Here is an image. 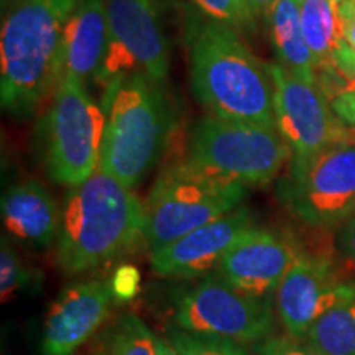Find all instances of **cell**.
I'll use <instances>...</instances> for the list:
<instances>
[{
  "instance_id": "obj_8",
  "label": "cell",
  "mask_w": 355,
  "mask_h": 355,
  "mask_svg": "<svg viewBox=\"0 0 355 355\" xmlns=\"http://www.w3.org/2000/svg\"><path fill=\"white\" fill-rule=\"evenodd\" d=\"M278 196L306 224L340 227L355 214V132L313 157H291Z\"/></svg>"
},
{
  "instance_id": "obj_10",
  "label": "cell",
  "mask_w": 355,
  "mask_h": 355,
  "mask_svg": "<svg viewBox=\"0 0 355 355\" xmlns=\"http://www.w3.org/2000/svg\"><path fill=\"white\" fill-rule=\"evenodd\" d=\"M275 296H252L230 286L219 275H207L180 296L175 324L181 329L235 343L268 339L275 326Z\"/></svg>"
},
{
  "instance_id": "obj_18",
  "label": "cell",
  "mask_w": 355,
  "mask_h": 355,
  "mask_svg": "<svg viewBox=\"0 0 355 355\" xmlns=\"http://www.w3.org/2000/svg\"><path fill=\"white\" fill-rule=\"evenodd\" d=\"M266 17L278 64L293 76L316 83V61L301 25V0H277Z\"/></svg>"
},
{
  "instance_id": "obj_14",
  "label": "cell",
  "mask_w": 355,
  "mask_h": 355,
  "mask_svg": "<svg viewBox=\"0 0 355 355\" xmlns=\"http://www.w3.org/2000/svg\"><path fill=\"white\" fill-rule=\"evenodd\" d=\"M300 255L285 235L255 225L230 247L216 273L247 295L277 298L279 283Z\"/></svg>"
},
{
  "instance_id": "obj_20",
  "label": "cell",
  "mask_w": 355,
  "mask_h": 355,
  "mask_svg": "<svg viewBox=\"0 0 355 355\" xmlns=\"http://www.w3.org/2000/svg\"><path fill=\"white\" fill-rule=\"evenodd\" d=\"M304 343L322 355H355V290L316 319Z\"/></svg>"
},
{
  "instance_id": "obj_31",
  "label": "cell",
  "mask_w": 355,
  "mask_h": 355,
  "mask_svg": "<svg viewBox=\"0 0 355 355\" xmlns=\"http://www.w3.org/2000/svg\"><path fill=\"white\" fill-rule=\"evenodd\" d=\"M10 2H12V0H2V7H6V3L8 6Z\"/></svg>"
},
{
  "instance_id": "obj_27",
  "label": "cell",
  "mask_w": 355,
  "mask_h": 355,
  "mask_svg": "<svg viewBox=\"0 0 355 355\" xmlns=\"http://www.w3.org/2000/svg\"><path fill=\"white\" fill-rule=\"evenodd\" d=\"M340 20H343L344 43L355 56V0L340 2Z\"/></svg>"
},
{
  "instance_id": "obj_30",
  "label": "cell",
  "mask_w": 355,
  "mask_h": 355,
  "mask_svg": "<svg viewBox=\"0 0 355 355\" xmlns=\"http://www.w3.org/2000/svg\"><path fill=\"white\" fill-rule=\"evenodd\" d=\"M155 345H157V355H180L178 354V350L175 349V345L168 340V337L157 336V339H155Z\"/></svg>"
},
{
  "instance_id": "obj_12",
  "label": "cell",
  "mask_w": 355,
  "mask_h": 355,
  "mask_svg": "<svg viewBox=\"0 0 355 355\" xmlns=\"http://www.w3.org/2000/svg\"><path fill=\"white\" fill-rule=\"evenodd\" d=\"M354 290L355 282H343L329 260L301 254L277 291V311L286 334L304 340L316 319Z\"/></svg>"
},
{
  "instance_id": "obj_5",
  "label": "cell",
  "mask_w": 355,
  "mask_h": 355,
  "mask_svg": "<svg viewBox=\"0 0 355 355\" xmlns=\"http://www.w3.org/2000/svg\"><path fill=\"white\" fill-rule=\"evenodd\" d=\"M291 155L277 128L209 114L191 130L184 159L202 175L247 188L273 181Z\"/></svg>"
},
{
  "instance_id": "obj_13",
  "label": "cell",
  "mask_w": 355,
  "mask_h": 355,
  "mask_svg": "<svg viewBox=\"0 0 355 355\" xmlns=\"http://www.w3.org/2000/svg\"><path fill=\"white\" fill-rule=\"evenodd\" d=\"M114 279H86L66 286L48 309L43 355H73L102 326L115 303Z\"/></svg>"
},
{
  "instance_id": "obj_11",
  "label": "cell",
  "mask_w": 355,
  "mask_h": 355,
  "mask_svg": "<svg viewBox=\"0 0 355 355\" xmlns=\"http://www.w3.org/2000/svg\"><path fill=\"white\" fill-rule=\"evenodd\" d=\"M268 68L275 84L277 130L291 148V157H313L352 133L316 83L293 76L279 64Z\"/></svg>"
},
{
  "instance_id": "obj_17",
  "label": "cell",
  "mask_w": 355,
  "mask_h": 355,
  "mask_svg": "<svg viewBox=\"0 0 355 355\" xmlns=\"http://www.w3.org/2000/svg\"><path fill=\"white\" fill-rule=\"evenodd\" d=\"M2 222L15 241L33 247H50L60 234L61 211L40 181L26 180L3 193Z\"/></svg>"
},
{
  "instance_id": "obj_2",
  "label": "cell",
  "mask_w": 355,
  "mask_h": 355,
  "mask_svg": "<svg viewBox=\"0 0 355 355\" xmlns=\"http://www.w3.org/2000/svg\"><path fill=\"white\" fill-rule=\"evenodd\" d=\"M145 204L114 176L97 168L69 188L61 211L56 259L68 273L99 268L145 241Z\"/></svg>"
},
{
  "instance_id": "obj_28",
  "label": "cell",
  "mask_w": 355,
  "mask_h": 355,
  "mask_svg": "<svg viewBox=\"0 0 355 355\" xmlns=\"http://www.w3.org/2000/svg\"><path fill=\"white\" fill-rule=\"evenodd\" d=\"M114 279V288L115 295L119 298H128L133 293L137 291V283H139V275L133 268H121L115 273Z\"/></svg>"
},
{
  "instance_id": "obj_23",
  "label": "cell",
  "mask_w": 355,
  "mask_h": 355,
  "mask_svg": "<svg viewBox=\"0 0 355 355\" xmlns=\"http://www.w3.org/2000/svg\"><path fill=\"white\" fill-rule=\"evenodd\" d=\"M193 3L207 19L227 25L234 30H255L257 15L247 0H193Z\"/></svg>"
},
{
  "instance_id": "obj_7",
  "label": "cell",
  "mask_w": 355,
  "mask_h": 355,
  "mask_svg": "<svg viewBox=\"0 0 355 355\" xmlns=\"http://www.w3.org/2000/svg\"><path fill=\"white\" fill-rule=\"evenodd\" d=\"M107 115L78 79H60L43 117V159L56 183L81 184L99 168Z\"/></svg>"
},
{
  "instance_id": "obj_16",
  "label": "cell",
  "mask_w": 355,
  "mask_h": 355,
  "mask_svg": "<svg viewBox=\"0 0 355 355\" xmlns=\"http://www.w3.org/2000/svg\"><path fill=\"white\" fill-rule=\"evenodd\" d=\"M107 48V2L79 0L64 26L58 60V83L94 79Z\"/></svg>"
},
{
  "instance_id": "obj_21",
  "label": "cell",
  "mask_w": 355,
  "mask_h": 355,
  "mask_svg": "<svg viewBox=\"0 0 355 355\" xmlns=\"http://www.w3.org/2000/svg\"><path fill=\"white\" fill-rule=\"evenodd\" d=\"M157 334L135 314H125L109 327L97 355H157Z\"/></svg>"
},
{
  "instance_id": "obj_9",
  "label": "cell",
  "mask_w": 355,
  "mask_h": 355,
  "mask_svg": "<svg viewBox=\"0 0 355 355\" xmlns=\"http://www.w3.org/2000/svg\"><path fill=\"white\" fill-rule=\"evenodd\" d=\"M107 48L94 83L109 87L130 74L162 86L170 74V43L163 32L159 0H105Z\"/></svg>"
},
{
  "instance_id": "obj_25",
  "label": "cell",
  "mask_w": 355,
  "mask_h": 355,
  "mask_svg": "<svg viewBox=\"0 0 355 355\" xmlns=\"http://www.w3.org/2000/svg\"><path fill=\"white\" fill-rule=\"evenodd\" d=\"M257 350L260 355H322L306 344L304 340H296L290 336L265 339Z\"/></svg>"
},
{
  "instance_id": "obj_29",
  "label": "cell",
  "mask_w": 355,
  "mask_h": 355,
  "mask_svg": "<svg viewBox=\"0 0 355 355\" xmlns=\"http://www.w3.org/2000/svg\"><path fill=\"white\" fill-rule=\"evenodd\" d=\"M277 0H247L248 6L252 7V10L257 17H266L268 12L272 10V7L275 6Z\"/></svg>"
},
{
  "instance_id": "obj_26",
  "label": "cell",
  "mask_w": 355,
  "mask_h": 355,
  "mask_svg": "<svg viewBox=\"0 0 355 355\" xmlns=\"http://www.w3.org/2000/svg\"><path fill=\"white\" fill-rule=\"evenodd\" d=\"M337 247L340 254L355 265V214L349 217L337 232Z\"/></svg>"
},
{
  "instance_id": "obj_1",
  "label": "cell",
  "mask_w": 355,
  "mask_h": 355,
  "mask_svg": "<svg viewBox=\"0 0 355 355\" xmlns=\"http://www.w3.org/2000/svg\"><path fill=\"white\" fill-rule=\"evenodd\" d=\"M188 48L191 87L207 112L277 128L268 64L250 51L237 30L211 19L194 21Z\"/></svg>"
},
{
  "instance_id": "obj_32",
  "label": "cell",
  "mask_w": 355,
  "mask_h": 355,
  "mask_svg": "<svg viewBox=\"0 0 355 355\" xmlns=\"http://www.w3.org/2000/svg\"><path fill=\"white\" fill-rule=\"evenodd\" d=\"M354 73H355V56H354Z\"/></svg>"
},
{
  "instance_id": "obj_15",
  "label": "cell",
  "mask_w": 355,
  "mask_h": 355,
  "mask_svg": "<svg viewBox=\"0 0 355 355\" xmlns=\"http://www.w3.org/2000/svg\"><path fill=\"white\" fill-rule=\"evenodd\" d=\"M255 227V217L239 206L229 214L194 229L168 245L152 252L150 263L163 277H207L247 230Z\"/></svg>"
},
{
  "instance_id": "obj_6",
  "label": "cell",
  "mask_w": 355,
  "mask_h": 355,
  "mask_svg": "<svg viewBox=\"0 0 355 355\" xmlns=\"http://www.w3.org/2000/svg\"><path fill=\"white\" fill-rule=\"evenodd\" d=\"M245 186L217 181L198 171L184 157L159 173L145 204V243L150 250L202 227L241 206Z\"/></svg>"
},
{
  "instance_id": "obj_3",
  "label": "cell",
  "mask_w": 355,
  "mask_h": 355,
  "mask_svg": "<svg viewBox=\"0 0 355 355\" xmlns=\"http://www.w3.org/2000/svg\"><path fill=\"white\" fill-rule=\"evenodd\" d=\"M79 0H12L0 32V101L26 117L58 86L64 26Z\"/></svg>"
},
{
  "instance_id": "obj_24",
  "label": "cell",
  "mask_w": 355,
  "mask_h": 355,
  "mask_svg": "<svg viewBox=\"0 0 355 355\" xmlns=\"http://www.w3.org/2000/svg\"><path fill=\"white\" fill-rule=\"evenodd\" d=\"M30 282H32V273L3 237L2 245H0V295H2V303L10 301L12 296L17 291L28 286Z\"/></svg>"
},
{
  "instance_id": "obj_22",
  "label": "cell",
  "mask_w": 355,
  "mask_h": 355,
  "mask_svg": "<svg viewBox=\"0 0 355 355\" xmlns=\"http://www.w3.org/2000/svg\"><path fill=\"white\" fill-rule=\"evenodd\" d=\"M166 337L180 355H252L241 343L224 337L196 334L181 329L176 324H168Z\"/></svg>"
},
{
  "instance_id": "obj_4",
  "label": "cell",
  "mask_w": 355,
  "mask_h": 355,
  "mask_svg": "<svg viewBox=\"0 0 355 355\" xmlns=\"http://www.w3.org/2000/svg\"><path fill=\"white\" fill-rule=\"evenodd\" d=\"M107 115L99 168L127 188L141 178L162 153L171 130V115L159 84L130 74L105 87Z\"/></svg>"
},
{
  "instance_id": "obj_19",
  "label": "cell",
  "mask_w": 355,
  "mask_h": 355,
  "mask_svg": "<svg viewBox=\"0 0 355 355\" xmlns=\"http://www.w3.org/2000/svg\"><path fill=\"white\" fill-rule=\"evenodd\" d=\"M343 0H301V25L316 69L336 71L337 60L344 51Z\"/></svg>"
}]
</instances>
